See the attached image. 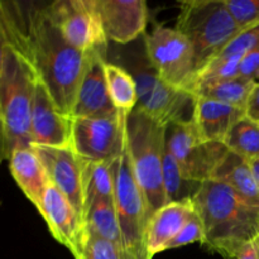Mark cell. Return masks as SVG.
I'll return each instance as SVG.
<instances>
[{"mask_svg": "<svg viewBox=\"0 0 259 259\" xmlns=\"http://www.w3.org/2000/svg\"><path fill=\"white\" fill-rule=\"evenodd\" d=\"M125 131L132 166L146 200L149 220L157 210L167 205L163 184L166 126L136 108L126 118Z\"/></svg>", "mask_w": 259, "mask_h": 259, "instance_id": "4", "label": "cell"}, {"mask_svg": "<svg viewBox=\"0 0 259 259\" xmlns=\"http://www.w3.org/2000/svg\"><path fill=\"white\" fill-rule=\"evenodd\" d=\"M211 180L223 182L250 205L259 207V182L248 159L229 151Z\"/></svg>", "mask_w": 259, "mask_h": 259, "instance_id": "20", "label": "cell"}, {"mask_svg": "<svg viewBox=\"0 0 259 259\" xmlns=\"http://www.w3.org/2000/svg\"><path fill=\"white\" fill-rule=\"evenodd\" d=\"M13 179L35 207L40 206L50 184L45 166L33 147L17 148L8 157Z\"/></svg>", "mask_w": 259, "mask_h": 259, "instance_id": "18", "label": "cell"}, {"mask_svg": "<svg viewBox=\"0 0 259 259\" xmlns=\"http://www.w3.org/2000/svg\"><path fill=\"white\" fill-rule=\"evenodd\" d=\"M163 184L167 204L192 200L202 185L200 182L187 180L182 175L176 159L167 147L163 157Z\"/></svg>", "mask_w": 259, "mask_h": 259, "instance_id": "26", "label": "cell"}, {"mask_svg": "<svg viewBox=\"0 0 259 259\" xmlns=\"http://www.w3.org/2000/svg\"><path fill=\"white\" fill-rule=\"evenodd\" d=\"M225 3L242 30L259 23V0H225Z\"/></svg>", "mask_w": 259, "mask_h": 259, "instance_id": "28", "label": "cell"}, {"mask_svg": "<svg viewBox=\"0 0 259 259\" xmlns=\"http://www.w3.org/2000/svg\"><path fill=\"white\" fill-rule=\"evenodd\" d=\"M38 211L46 220L52 237L70 250L75 259H83L88 230L85 220L76 211L62 192L48 184Z\"/></svg>", "mask_w": 259, "mask_h": 259, "instance_id": "12", "label": "cell"}, {"mask_svg": "<svg viewBox=\"0 0 259 259\" xmlns=\"http://www.w3.org/2000/svg\"><path fill=\"white\" fill-rule=\"evenodd\" d=\"M109 94L116 110L129 115L138 104L137 85L132 73L120 65L109 62L105 66Z\"/></svg>", "mask_w": 259, "mask_h": 259, "instance_id": "23", "label": "cell"}, {"mask_svg": "<svg viewBox=\"0 0 259 259\" xmlns=\"http://www.w3.org/2000/svg\"><path fill=\"white\" fill-rule=\"evenodd\" d=\"M4 159H8V154H7V146H5L4 133H3L2 121H0V163H2Z\"/></svg>", "mask_w": 259, "mask_h": 259, "instance_id": "35", "label": "cell"}, {"mask_svg": "<svg viewBox=\"0 0 259 259\" xmlns=\"http://www.w3.org/2000/svg\"><path fill=\"white\" fill-rule=\"evenodd\" d=\"M176 29L191 43L197 72L243 32L225 0L181 2Z\"/></svg>", "mask_w": 259, "mask_h": 259, "instance_id": "5", "label": "cell"}, {"mask_svg": "<svg viewBox=\"0 0 259 259\" xmlns=\"http://www.w3.org/2000/svg\"><path fill=\"white\" fill-rule=\"evenodd\" d=\"M166 147L176 159L182 175L200 184L212 179L215 169L229 152L222 142L206 141L194 120L167 126Z\"/></svg>", "mask_w": 259, "mask_h": 259, "instance_id": "9", "label": "cell"}, {"mask_svg": "<svg viewBox=\"0 0 259 259\" xmlns=\"http://www.w3.org/2000/svg\"><path fill=\"white\" fill-rule=\"evenodd\" d=\"M83 161V159H82ZM114 162L83 161V204L85 217L94 201L99 199L114 201Z\"/></svg>", "mask_w": 259, "mask_h": 259, "instance_id": "22", "label": "cell"}, {"mask_svg": "<svg viewBox=\"0 0 259 259\" xmlns=\"http://www.w3.org/2000/svg\"><path fill=\"white\" fill-rule=\"evenodd\" d=\"M240 60L239 57H215L196 73L189 93L194 95L201 89L239 76Z\"/></svg>", "mask_w": 259, "mask_h": 259, "instance_id": "27", "label": "cell"}, {"mask_svg": "<svg viewBox=\"0 0 259 259\" xmlns=\"http://www.w3.org/2000/svg\"><path fill=\"white\" fill-rule=\"evenodd\" d=\"M239 76L259 82V48L243 56L239 63Z\"/></svg>", "mask_w": 259, "mask_h": 259, "instance_id": "32", "label": "cell"}, {"mask_svg": "<svg viewBox=\"0 0 259 259\" xmlns=\"http://www.w3.org/2000/svg\"><path fill=\"white\" fill-rule=\"evenodd\" d=\"M204 238H205L204 225H202L201 219H200L196 210H195V214L187 220V223L184 225V228L180 230L179 234H177L176 237L168 243L166 250L185 247V245L194 244V243H201L202 244Z\"/></svg>", "mask_w": 259, "mask_h": 259, "instance_id": "30", "label": "cell"}, {"mask_svg": "<svg viewBox=\"0 0 259 259\" xmlns=\"http://www.w3.org/2000/svg\"><path fill=\"white\" fill-rule=\"evenodd\" d=\"M114 206L118 215L124 250L129 259H152L147 252L146 230L148 224L146 200L137 182L128 147L113 163Z\"/></svg>", "mask_w": 259, "mask_h": 259, "instance_id": "6", "label": "cell"}, {"mask_svg": "<svg viewBox=\"0 0 259 259\" xmlns=\"http://www.w3.org/2000/svg\"><path fill=\"white\" fill-rule=\"evenodd\" d=\"M250 164H252L253 172H254L255 177H257V181L259 182V159H255V161H252V162H250Z\"/></svg>", "mask_w": 259, "mask_h": 259, "instance_id": "37", "label": "cell"}, {"mask_svg": "<svg viewBox=\"0 0 259 259\" xmlns=\"http://www.w3.org/2000/svg\"><path fill=\"white\" fill-rule=\"evenodd\" d=\"M195 214L192 200L169 202L157 210L148 220L146 230V245L149 257L167 249L168 243L179 234L187 220Z\"/></svg>", "mask_w": 259, "mask_h": 259, "instance_id": "17", "label": "cell"}, {"mask_svg": "<svg viewBox=\"0 0 259 259\" xmlns=\"http://www.w3.org/2000/svg\"><path fill=\"white\" fill-rule=\"evenodd\" d=\"M4 47H5V42H4V38H3L2 30H0V70H2L3 58H4Z\"/></svg>", "mask_w": 259, "mask_h": 259, "instance_id": "36", "label": "cell"}, {"mask_svg": "<svg viewBox=\"0 0 259 259\" xmlns=\"http://www.w3.org/2000/svg\"><path fill=\"white\" fill-rule=\"evenodd\" d=\"M0 30L28 61L61 113L71 115L89 52L73 48L53 23L47 4L2 2Z\"/></svg>", "mask_w": 259, "mask_h": 259, "instance_id": "1", "label": "cell"}, {"mask_svg": "<svg viewBox=\"0 0 259 259\" xmlns=\"http://www.w3.org/2000/svg\"><path fill=\"white\" fill-rule=\"evenodd\" d=\"M30 134L32 146L71 147V118L61 113L47 89L38 80L33 100Z\"/></svg>", "mask_w": 259, "mask_h": 259, "instance_id": "16", "label": "cell"}, {"mask_svg": "<svg viewBox=\"0 0 259 259\" xmlns=\"http://www.w3.org/2000/svg\"><path fill=\"white\" fill-rule=\"evenodd\" d=\"M244 116H247L245 109L196 98L192 120L206 141L224 143L230 129Z\"/></svg>", "mask_w": 259, "mask_h": 259, "instance_id": "19", "label": "cell"}, {"mask_svg": "<svg viewBox=\"0 0 259 259\" xmlns=\"http://www.w3.org/2000/svg\"><path fill=\"white\" fill-rule=\"evenodd\" d=\"M126 118H71V148L86 162H114L126 143Z\"/></svg>", "mask_w": 259, "mask_h": 259, "instance_id": "10", "label": "cell"}, {"mask_svg": "<svg viewBox=\"0 0 259 259\" xmlns=\"http://www.w3.org/2000/svg\"><path fill=\"white\" fill-rule=\"evenodd\" d=\"M257 83L258 82L255 81L245 78L243 76H237L230 80L222 81L219 83L201 89V90L196 91L194 95L196 98L209 99V100L218 101V103L245 109L250 94Z\"/></svg>", "mask_w": 259, "mask_h": 259, "instance_id": "24", "label": "cell"}, {"mask_svg": "<svg viewBox=\"0 0 259 259\" xmlns=\"http://www.w3.org/2000/svg\"><path fill=\"white\" fill-rule=\"evenodd\" d=\"M32 147L39 156L51 184L62 192L85 220L82 159L71 147Z\"/></svg>", "mask_w": 259, "mask_h": 259, "instance_id": "14", "label": "cell"}, {"mask_svg": "<svg viewBox=\"0 0 259 259\" xmlns=\"http://www.w3.org/2000/svg\"><path fill=\"white\" fill-rule=\"evenodd\" d=\"M192 202L204 225L202 245L210 252L237 259L240 249L259 235V207L223 182H202Z\"/></svg>", "mask_w": 259, "mask_h": 259, "instance_id": "2", "label": "cell"}, {"mask_svg": "<svg viewBox=\"0 0 259 259\" xmlns=\"http://www.w3.org/2000/svg\"><path fill=\"white\" fill-rule=\"evenodd\" d=\"M106 39L128 45L143 34L148 23L144 0H96Z\"/></svg>", "mask_w": 259, "mask_h": 259, "instance_id": "15", "label": "cell"}, {"mask_svg": "<svg viewBox=\"0 0 259 259\" xmlns=\"http://www.w3.org/2000/svg\"><path fill=\"white\" fill-rule=\"evenodd\" d=\"M134 77L138 94L137 108L163 126L192 120L196 96L167 85L152 68L147 57L125 67Z\"/></svg>", "mask_w": 259, "mask_h": 259, "instance_id": "7", "label": "cell"}, {"mask_svg": "<svg viewBox=\"0 0 259 259\" xmlns=\"http://www.w3.org/2000/svg\"><path fill=\"white\" fill-rule=\"evenodd\" d=\"M224 144L228 151L249 162L259 159V123L244 116L230 129Z\"/></svg>", "mask_w": 259, "mask_h": 259, "instance_id": "25", "label": "cell"}, {"mask_svg": "<svg viewBox=\"0 0 259 259\" xmlns=\"http://www.w3.org/2000/svg\"><path fill=\"white\" fill-rule=\"evenodd\" d=\"M85 224L89 235L108 240L124 250L123 235L114 201L103 199L94 201L86 212Z\"/></svg>", "mask_w": 259, "mask_h": 259, "instance_id": "21", "label": "cell"}, {"mask_svg": "<svg viewBox=\"0 0 259 259\" xmlns=\"http://www.w3.org/2000/svg\"><path fill=\"white\" fill-rule=\"evenodd\" d=\"M83 259H129L118 245L88 234Z\"/></svg>", "mask_w": 259, "mask_h": 259, "instance_id": "31", "label": "cell"}, {"mask_svg": "<svg viewBox=\"0 0 259 259\" xmlns=\"http://www.w3.org/2000/svg\"><path fill=\"white\" fill-rule=\"evenodd\" d=\"M245 111H247L248 118L259 123V82L255 85L252 94H250Z\"/></svg>", "mask_w": 259, "mask_h": 259, "instance_id": "33", "label": "cell"}, {"mask_svg": "<svg viewBox=\"0 0 259 259\" xmlns=\"http://www.w3.org/2000/svg\"><path fill=\"white\" fill-rule=\"evenodd\" d=\"M259 48V23L243 30L232 43L227 46L217 57H239L242 58L245 53Z\"/></svg>", "mask_w": 259, "mask_h": 259, "instance_id": "29", "label": "cell"}, {"mask_svg": "<svg viewBox=\"0 0 259 259\" xmlns=\"http://www.w3.org/2000/svg\"><path fill=\"white\" fill-rule=\"evenodd\" d=\"M37 76L28 61L12 46L5 45L0 70V121L7 154L32 147L30 121Z\"/></svg>", "mask_w": 259, "mask_h": 259, "instance_id": "3", "label": "cell"}, {"mask_svg": "<svg viewBox=\"0 0 259 259\" xmlns=\"http://www.w3.org/2000/svg\"><path fill=\"white\" fill-rule=\"evenodd\" d=\"M53 23L67 43L82 52L108 48L96 0H57L47 4Z\"/></svg>", "mask_w": 259, "mask_h": 259, "instance_id": "11", "label": "cell"}, {"mask_svg": "<svg viewBox=\"0 0 259 259\" xmlns=\"http://www.w3.org/2000/svg\"><path fill=\"white\" fill-rule=\"evenodd\" d=\"M108 48L89 52L88 63L78 85L70 118H111L118 116L106 82Z\"/></svg>", "mask_w": 259, "mask_h": 259, "instance_id": "13", "label": "cell"}, {"mask_svg": "<svg viewBox=\"0 0 259 259\" xmlns=\"http://www.w3.org/2000/svg\"><path fill=\"white\" fill-rule=\"evenodd\" d=\"M237 259H259V235L240 249Z\"/></svg>", "mask_w": 259, "mask_h": 259, "instance_id": "34", "label": "cell"}, {"mask_svg": "<svg viewBox=\"0 0 259 259\" xmlns=\"http://www.w3.org/2000/svg\"><path fill=\"white\" fill-rule=\"evenodd\" d=\"M144 53L162 81L189 91L197 71L191 43L182 33L176 28L157 25L144 38Z\"/></svg>", "mask_w": 259, "mask_h": 259, "instance_id": "8", "label": "cell"}]
</instances>
